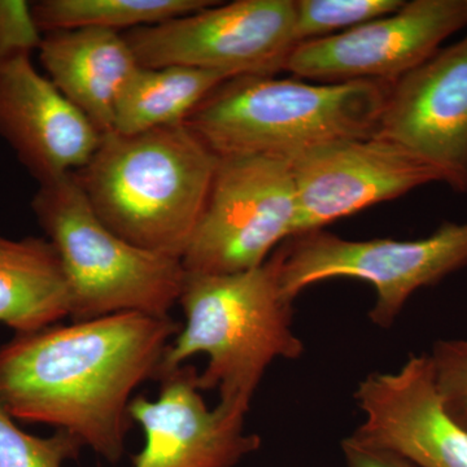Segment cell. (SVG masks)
I'll return each instance as SVG.
<instances>
[{"label": "cell", "instance_id": "6da1fadb", "mask_svg": "<svg viewBox=\"0 0 467 467\" xmlns=\"http://www.w3.org/2000/svg\"><path fill=\"white\" fill-rule=\"evenodd\" d=\"M180 330L171 316L122 312L16 334L0 347V404L15 420L55 427L119 462L134 391L156 379Z\"/></svg>", "mask_w": 467, "mask_h": 467}, {"label": "cell", "instance_id": "7a4b0ae2", "mask_svg": "<svg viewBox=\"0 0 467 467\" xmlns=\"http://www.w3.org/2000/svg\"><path fill=\"white\" fill-rule=\"evenodd\" d=\"M220 158L186 124L104 134L77 171L98 217L137 247L182 260L198 229Z\"/></svg>", "mask_w": 467, "mask_h": 467}, {"label": "cell", "instance_id": "3957f363", "mask_svg": "<svg viewBox=\"0 0 467 467\" xmlns=\"http://www.w3.org/2000/svg\"><path fill=\"white\" fill-rule=\"evenodd\" d=\"M180 304L186 325L169 343L158 377L207 355L202 391L218 389L220 407L245 416L275 359L299 358L292 304L282 291L276 250L263 265L233 275L187 273Z\"/></svg>", "mask_w": 467, "mask_h": 467}, {"label": "cell", "instance_id": "277c9868", "mask_svg": "<svg viewBox=\"0 0 467 467\" xmlns=\"http://www.w3.org/2000/svg\"><path fill=\"white\" fill-rule=\"evenodd\" d=\"M389 85L236 77L212 91L184 124L218 158L264 155L291 160L319 144L376 135Z\"/></svg>", "mask_w": 467, "mask_h": 467}, {"label": "cell", "instance_id": "5b68a950", "mask_svg": "<svg viewBox=\"0 0 467 467\" xmlns=\"http://www.w3.org/2000/svg\"><path fill=\"white\" fill-rule=\"evenodd\" d=\"M32 209L63 264L73 321L122 312L168 317L180 303L182 260L143 250L113 233L75 175L39 184Z\"/></svg>", "mask_w": 467, "mask_h": 467}, {"label": "cell", "instance_id": "8992f818", "mask_svg": "<svg viewBox=\"0 0 467 467\" xmlns=\"http://www.w3.org/2000/svg\"><path fill=\"white\" fill-rule=\"evenodd\" d=\"M276 254L279 281L288 300L327 279H359L377 292L368 317L389 328L414 292L441 284L467 266V223H444L417 241H348L316 230L292 236Z\"/></svg>", "mask_w": 467, "mask_h": 467}, {"label": "cell", "instance_id": "52a82bcc", "mask_svg": "<svg viewBox=\"0 0 467 467\" xmlns=\"http://www.w3.org/2000/svg\"><path fill=\"white\" fill-rule=\"evenodd\" d=\"M296 193L290 161L220 158L207 207L182 257L184 270L233 275L263 265L294 236Z\"/></svg>", "mask_w": 467, "mask_h": 467}, {"label": "cell", "instance_id": "ba28073f", "mask_svg": "<svg viewBox=\"0 0 467 467\" xmlns=\"http://www.w3.org/2000/svg\"><path fill=\"white\" fill-rule=\"evenodd\" d=\"M295 0H235L124 33L143 67L182 66L227 78L275 76L295 39Z\"/></svg>", "mask_w": 467, "mask_h": 467}, {"label": "cell", "instance_id": "9c48e42d", "mask_svg": "<svg viewBox=\"0 0 467 467\" xmlns=\"http://www.w3.org/2000/svg\"><path fill=\"white\" fill-rule=\"evenodd\" d=\"M467 26V0H413L399 11L325 38L299 43L285 72L321 84H392Z\"/></svg>", "mask_w": 467, "mask_h": 467}, {"label": "cell", "instance_id": "30bf717a", "mask_svg": "<svg viewBox=\"0 0 467 467\" xmlns=\"http://www.w3.org/2000/svg\"><path fill=\"white\" fill-rule=\"evenodd\" d=\"M288 161L296 193L294 236L441 182L422 160L377 135L319 144Z\"/></svg>", "mask_w": 467, "mask_h": 467}, {"label": "cell", "instance_id": "8fae6325", "mask_svg": "<svg viewBox=\"0 0 467 467\" xmlns=\"http://www.w3.org/2000/svg\"><path fill=\"white\" fill-rule=\"evenodd\" d=\"M376 135L467 193V36L389 85Z\"/></svg>", "mask_w": 467, "mask_h": 467}, {"label": "cell", "instance_id": "7c38bea8", "mask_svg": "<svg viewBox=\"0 0 467 467\" xmlns=\"http://www.w3.org/2000/svg\"><path fill=\"white\" fill-rule=\"evenodd\" d=\"M365 413L349 436L417 467H467V432L445 411L429 355L411 356L396 373H373L355 393Z\"/></svg>", "mask_w": 467, "mask_h": 467}, {"label": "cell", "instance_id": "4fadbf2b", "mask_svg": "<svg viewBox=\"0 0 467 467\" xmlns=\"http://www.w3.org/2000/svg\"><path fill=\"white\" fill-rule=\"evenodd\" d=\"M199 373L182 365L158 378L159 398H134L129 416L140 426L144 447L133 467H234L261 447L260 436L245 434L244 417L209 409Z\"/></svg>", "mask_w": 467, "mask_h": 467}, {"label": "cell", "instance_id": "5bb4252c", "mask_svg": "<svg viewBox=\"0 0 467 467\" xmlns=\"http://www.w3.org/2000/svg\"><path fill=\"white\" fill-rule=\"evenodd\" d=\"M101 137L32 58L0 67V138L39 184L85 167Z\"/></svg>", "mask_w": 467, "mask_h": 467}, {"label": "cell", "instance_id": "9a60e30c", "mask_svg": "<svg viewBox=\"0 0 467 467\" xmlns=\"http://www.w3.org/2000/svg\"><path fill=\"white\" fill-rule=\"evenodd\" d=\"M38 51L52 84L101 134L112 133L119 97L140 67L124 34L98 29L48 33Z\"/></svg>", "mask_w": 467, "mask_h": 467}, {"label": "cell", "instance_id": "2e32d148", "mask_svg": "<svg viewBox=\"0 0 467 467\" xmlns=\"http://www.w3.org/2000/svg\"><path fill=\"white\" fill-rule=\"evenodd\" d=\"M70 292L57 248L47 238L0 235V324L36 333L70 317Z\"/></svg>", "mask_w": 467, "mask_h": 467}, {"label": "cell", "instance_id": "e0dca14e", "mask_svg": "<svg viewBox=\"0 0 467 467\" xmlns=\"http://www.w3.org/2000/svg\"><path fill=\"white\" fill-rule=\"evenodd\" d=\"M227 79L221 73L198 67H140L117 103L113 131L130 135L183 124L196 107Z\"/></svg>", "mask_w": 467, "mask_h": 467}, {"label": "cell", "instance_id": "ac0fdd59", "mask_svg": "<svg viewBox=\"0 0 467 467\" xmlns=\"http://www.w3.org/2000/svg\"><path fill=\"white\" fill-rule=\"evenodd\" d=\"M214 0H41L32 2L39 32L77 29L122 34L156 26L216 5Z\"/></svg>", "mask_w": 467, "mask_h": 467}, {"label": "cell", "instance_id": "d6986e66", "mask_svg": "<svg viewBox=\"0 0 467 467\" xmlns=\"http://www.w3.org/2000/svg\"><path fill=\"white\" fill-rule=\"evenodd\" d=\"M297 45L387 16L404 5L402 0H295Z\"/></svg>", "mask_w": 467, "mask_h": 467}, {"label": "cell", "instance_id": "ffe728a7", "mask_svg": "<svg viewBox=\"0 0 467 467\" xmlns=\"http://www.w3.org/2000/svg\"><path fill=\"white\" fill-rule=\"evenodd\" d=\"M82 442L66 431L48 438L26 434L0 404V467H63L79 456Z\"/></svg>", "mask_w": 467, "mask_h": 467}, {"label": "cell", "instance_id": "44dd1931", "mask_svg": "<svg viewBox=\"0 0 467 467\" xmlns=\"http://www.w3.org/2000/svg\"><path fill=\"white\" fill-rule=\"evenodd\" d=\"M429 358L442 407L467 432V339L438 340Z\"/></svg>", "mask_w": 467, "mask_h": 467}, {"label": "cell", "instance_id": "7402d4cb", "mask_svg": "<svg viewBox=\"0 0 467 467\" xmlns=\"http://www.w3.org/2000/svg\"><path fill=\"white\" fill-rule=\"evenodd\" d=\"M43 34L34 20L32 2L0 0V67L20 57H32Z\"/></svg>", "mask_w": 467, "mask_h": 467}, {"label": "cell", "instance_id": "603a6c76", "mask_svg": "<svg viewBox=\"0 0 467 467\" xmlns=\"http://www.w3.org/2000/svg\"><path fill=\"white\" fill-rule=\"evenodd\" d=\"M342 448L347 467H417L398 454L364 447L349 438L344 439Z\"/></svg>", "mask_w": 467, "mask_h": 467}]
</instances>
